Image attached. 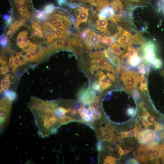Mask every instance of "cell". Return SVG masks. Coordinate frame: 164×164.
<instances>
[{"label":"cell","instance_id":"cell-20","mask_svg":"<svg viewBox=\"0 0 164 164\" xmlns=\"http://www.w3.org/2000/svg\"><path fill=\"white\" fill-rule=\"evenodd\" d=\"M73 33L70 31L62 30L57 28L56 36V39H63L71 37Z\"/></svg>","mask_w":164,"mask_h":164},{"label":"cell","instance_id":"cell-58","mask_svg":"<svg viewBox=\"0 0 164 164\" xmlns=\"http://www.w3.org/2000/svg\"><path fill=\"white\" fill-rule=\"evenodd\" d=\"M94 110L95 112L96 113L99 114H101V110L99 107H98L95 109H94Z\"/></svg>","mask_w":164,"mask_h":164},{"label":"cell","instance_id":"cell-9","mask_svg":"<svg viewBox=\"0 0 164 164\" xmlns=\"http://www.w3.org/2000/svg\"><path fill=\"white\" fill-rule=\"evenodd\" d=\"M110 5L114 12V16L111 20L116 23L121 17L123 7L120 0H114Z\"/></svg>","mask_w":164,"mask_h":164},{"label":"cell","instance_id":"cell-62","mask_svg":"<svg viewBox=\"0 0 164 164\" xmlns=\"http://www.w3.org/2000/svg\"><path fill=\"white\" fill-rule=\"evenodd\" d=\"M161 74L163 75V76L164 77V70L161 72Z\"/></svg>","mask_w":164,"mask_h":164},{"label":"cell","instance_id":"cell-38","mask_svg":"<svg viewBox=\"0 0 164 164\" xmlns=\"http://www.w3.org/2000/svg\"><path fill=\"white\" fill-rule=\"evenodd\" d=\"M116 159L111 156H108L104 160V164H115Z\"/></svg>","mask_w":164,"mask_h":164},{"label":"cell","instance_id":"cell-40","mask_svg":"<svg viewBox=\"0 0 164 164\" xmlns=\"http://www.w3.org/2000/svg\"><path fill=\"white\" fill-rule=\"evenodd\" d=\"M147 122L149 124L152 125L155 122V118L152 115H148L146 118Z\"/></svg>","mask_w":164,"mask_h":164},{"label":"cell","instance_id":"cell-31","mask_svg":"<svg viewBox=\"0 0 164 164\" xmlns=\"http://www.w3.org/2000/svg\"><path fill=\"white\" fill-rule=\"evenodd\" d=\"M153 67L156 69L161 68L163 66L162 61L158 58H155L152 63Z\"/></svg>","mask_w":164,"mask_h":164},{"label":"cell","instance_id":"cell-3","mask_svg":"<svg viewBox=\"0 0 164 164\" xmlns=\"http://www.w3.org/2000/svg\"><path fill=\"white\" fill-rule=\"evenodd\" d=\"M100 35L91 31L89 29L85 30L80 35V39L90 50L99 49L100 45Z\"/></svg>","mask_w":164,"mask_h":164},{"label":"cell","instance_id":"cell-1","mask_svg":"<svg viewBox=\"0 0 164 164\" xmlns=\"http://www.w3.org/2000/svg\"><path fill=\"white\" fill-rule=\"evenodd\" d=\"M55 109L51 108L46 110H30L37 125L38 134L42 138L47 137L55 133L61 125L55 114Z\"/></svg>","mask_w":164,"mask_h":164},{"label":"cell","instance_id":"cell-46","mask_svg":"<svg viewBox=\"0 0 164 164\" xmlns=\"http://www.w3.org/2000/svg\"><path fill=\"white\" fill-rule=\"evenodd\" d=\"M77 1L81 2L89 3L93 6H94V0H77Z\"/></svg>","mask_w":164,"mask_h":164},{"label":"cell","instance_id":"cell-35","mask_svg":"<svg viewBox=\"0 0 164 164\" xmlns=\"http://www.w3.org/2000/svg\"><path fill=\"white\" fill-rule=\"evenodd\" d=\"M48 16H49L42 12L41 11H38L36 16V17L41 20H45L48 19Z\"/></svg>","mask_w":164,"mask_h":164},{"label":"cell","instance_id":"cell-63","mask_svg":"<svg viewBox=\"0 0 164 164\" xmlns=\"http://www.w3.org/2000/svg\"><path fill=\"white\" fill-rule=\"evenodd\" d=\"M163 14L164 15V6L163 7Z\"/></svg>","mask_w":164,"mask_h":164},{"label":"cell","instance_id":"cell-32","mask_svg":"<svg viewBox=\"0 0 164 164\" xmlns=\"http://www.w3.org/2000/svg\"><path fill=\"white\" fill-rule=\"evenodd\" d=\"M141 84L139 87L140 90L142 91H145L147 90V80L144 75H142L140 78Z\"/></svg>","mask_w":164,"mask_h":164},{"label":"cell","instance_id":"cell-52","mask_svg":"<svg viewBox=\"0 0 164 164\" xmlns=\"http://www.w3.org/2000/svg\"><path fill=\"white\" fill-rule=\"evenodd\" d=\"M6 22L7 25H10L11 23H12L13 21V19L11 16L8 19L6 20Z\"/></svg>","mask_w":164,"mask_h":164},{"label":"cell","instance_id":"cell-23","mask_svg":"<svg viewBox=\"0 0 164 164\" xmlns=\"http://www.w3.org/2000/svg\"><path fill=\"white\" fill-rule=\"evenodd\" d=\"M100 138L104 141L110 142L112 143L115 142V136L114 135H112L107 133H102L100 134Z\"/></svg>","mask_w":164,"mask_h":164},{"label":"cell","instance_id":"cell-51","mask_svg":"<svg viewBox=\"0 0 164 164\" xmlns=\"http://www.w3.org/2000/svg\"><path fill=\"white\" fill-rule=\"evenodd\" d=\"M107 77L112 79L114 82H115V77L114 74L108 73H107Z\"/></svg>","mask_w":164,"mask_h":164},{"label":"cell","instance_id":"cell-29","mask_svg":"<svg viewBox=\"0 0 164 164\" xmlns=\"http://www.w3.org/2000/svg\"><path fill=\"white\" fill-rule=\"evenodd\" d=\"M108 62L104 58L99 57L96 58V63L99 67L102 70H105V67Z\"/></svg>","mask_w":164,"mask_h":164},{"label":"cell","instance_id":"cell-54","mask_svg":"<svg viewBox=\"0 0 164 164\" xmlns=\"http://www.w3.org/2000/svg\"><path fill=\"white\" fill-rule=\"evenodd\" d=\"M117 147L119 149V152L120 155L122 156L124 154V151L119 145L117 146Z\"/></svg>","mask_w":164,"mask_h":164},{"label":"cell","instance_id":"cell-22","mask_svg":"<svg viewBox=\"0 0 164 164\" xmlns=\"http://www.w3.org/2000/svg\"><path fill=\"white\" fill-rule=\"evenodd\" d=\"M112 52L118 56L122 55L123 52L121 49L120 46L115 43H113L111 44L110 48Z\"/></svg>","mask_w":164,"mask_h":164},{"label":"cell","instance_id":"cell-7","mask_svg":"<svg viewBox=\"0 0 164 164\" xmlns=\"http://www.w3.org/2000/svg\"><path fill=\"white\" fill-rule=\"evenodd\" d=\"M42 29L47 41L51 42L56 39L57 28L50 22H44L42 25Z\"/></svg>","mask_w":164,"mask_h":164},{"label":"cell","instance_id":"cell-50","mask_svg":"<svg viewBox=\"0 0 164 164\" xmlns=\"http://www.w3.org/2000/svg\"><path fill=\"white\" fill-rule=\"evenodd\" d=\"M99 102H95L91 103V107L94 109L99 107Z\"/></svg>","mask_w":164,"mask_h":164},{"label":"cell","instance_id":"cell-26","mask_svg":"<svg viewBox=\"0 0 164 164\" xmlns=\"http://www.w3.org/2000/svg\"><path fill=\"white\" fill-rule=\"evenodd\" d=\"M5 97L8 98L12 101L15 100L17 97L16 93L12 90H7L4 92Z\"/></svg>","mask_w":164,"mask_h":164},{"label":"cell","instance_id":"cell-44","mask_svg":"<svg viewBox=\"0 0 164 164\" xmlns=\"http://www.w3.org/2000/svg\"><path fill=\"white\" fill-rule=\"evenodd\" d=\"M16 7L19 12L21 8L22 4L20 0H14Z\"/></svg>","mask_w":164,"mask_h":164},{"label":"cell","instance_id":"cell-6","mask_svg":"<svg viewBox=\"0 0 164 164\" xmlns=\"http://www.w3.org/2000/svg\"><path fill=\"white\" fill-rule=\"evenodd\" d=\"M143 60L145 64H151L156 58V46L153 42L149 41L143 46Z\"/></svg>","mask_w":164,"mask_h":164},{"label":"cell","instance_id":"cell-59","mask_svg":"<svg viewBox=\"0 0 164 164\" xmlns=\"http://www.w3.org/2000/svg\"><path fill=\"white\" fill-rule=\"evenodd\" d=\"M75 108L77 110H79L80 108L79 104L77 102L76 103L75 105Z\"/></svg>","mask_w":164,"mask_h":164},{"label":"cell","instance_id":"cell-39","mask_svg":"<svg viewBox=\"0 0 164 164\" xmlns=\"http://www.w3.org/2000/svg\"><path fill=\"white\" fill-rule=\"evenodd\" d=\"M164 6V0H157L156 7L158 12L163 9Z\"/></svg>","mask_w":164,"mask_h":164},{"label":"cell","instance_id":"cell-27","mask_svg":"<svg viewBox=\"0 0 164 164\" xmlns=\"http://www.w3.org/2000/svg\"><path fill=\"white\" fill-rule=\"evenodd\" d=\"M132 36L131 34L128 31L125 30L124 33L122 35V36L116 41L119 45L120 46L123 42L130 38Z\"/></svg>","mask_w":164,"mask_h":164},{"label":"cell","instance_id":"cell-33","mask_svg":"<svg viewBox=\"0 0 164 164\" xmlns=\"http://www.w3.org/2000/svg\"><path fill=\"white\" fill-rule=\"evenodd\" d=\"M26 34H28L26 30L22 31L19 33L17 40V44L19 46L22 43L23 37Z\"/></svg>","mask_w":164,"mask_h":164},{"label":"cell","instance_id":"cell-60","mask_svg":"<svg viewBox=\"0 0 164 164\" xmlns=\"http://www.w3.org/2000/svg\"><path fill=\"white\" fill-rule=\"evenodd\" d=\"M97 148L99 151H100L102 150V147L101 146V144H100V143L98 144Z\"/></svg>","mask_w":164,"mask_h":164},{"label":"cell","instance_id":"cell-30","mask_svg":"<svg viewBox=\"0 0 164 164\" xmlns=\"http://www.w3.org/2000/svg\"><path fill=\"white\" fill-rule=\"evenodd\" d=\"M72 45L70 42L69 37L63 38L62 41V49L67 50L72 49Z\"/></svg>","mask_w":164,"mask_h":164},{"label":"cell","instance_id":"cell-18","mask_svg":"<svg viewBox=\"0 0 164 164\" xmlns=\"http://www.w3.org/2000/svg\"><path fill=\"white\" fill-rule=\"evenodd\" d=\"M22 5L20 11L19 12L21 17L23 19H28L30 16L26 4L25 0H20Z\"/></svg>","mask_w":164,"mask_h":164},{"label":"cell","instance_id":"cell-28","mask_svg":"<svg viewBox=\"0 0 164 164\" xmlns=\"http://www.w3.org/2000/svg\"><path fill=\"white\" fill-rule=\"evenodd\" d=\"M75 121V119L68 115H65L59 119V121L61 125L66 124Z\"/></svg>","mask_w":164,"mask_h":164},{"label":"cell","instance_id":"cell-42","mask_svg":"<svg viewBox=\"0 0 164 164\" xmlns=\"http://www.w3.org/2000/svg\"><path fill=\"white\" fill-rule=\"evenodd\" d=\"M105 69L107 70L108 71L112 72L114 73H115V71L114 70L113 67L108 62L107 65L105 67Z\"/></svg>","mask_w":164,"mask_h":164},{"label":"cell","instance_id":"cell-14","mask_svg":"<svg viewBox=\"0 0 164 164\" xmlns=\"http://www.w3.org/2000/svg\"><path fill=\"white\" fill-rule=\"evenodd\" d=\"M25 20L21 19L12 23L9 26L7 33V36H12L16 32L25 24Z\"/></svg>","mask_w":164,"mask_h":164},{"label":"cell","instance_id":"cell-36","mask_svg":"<svg viewBox=\"0 0 164 164\" xmlns=\"http://www.w3.org/2000/svg\"><path fill=\"white\" fill-rule=\"evenodd\" d=\"M9 65H1L0 68V72H1V75H4L9 72Z\"/></svg>","mask_w":164,"mask_h":164},{"label":"cell","instance_id":"cell-21","mask_svg":"<svg viewBox=\"0 0 164 164\" xmlns=\"http://www.w3.org/2000/svg\"><path fill=\"white\" fill-rule=\"evenodd\" d=\"M141 58L137 55V53L130 57L128 61V65L132 67L138 66L142 61Z\"/></svg>","mask_w":164,"mask_h":164},{"label":"cell","instance_id":"cell-15","mask_svg":"<svg viewBox=\"0 0 164 164\" xmlns=\"http://www.w3.org/2000/svg\"><path fill=\"white\" fill-rule=\"evenodd\" d=\"M97 16L101 18L111 20L114 16V12L112 8L108 6L103 9Z\"/></svg>","mask_w":164,"mask_h":164},{"label":"cell","instance_id":"cell-55","mask_svg":"<svg viewBox=\"0 0 164 164\" xmlns=\"http://www.w3.org/2000/svg\"><path fill=\"white\" fill-rule=\"evenodd\" d=\"M78 111L77 110L73 109L70 111V114L74 116L76 115L78 113Z\"/></svg>","mask_w":164,"mask_h":164},{"label":"cell","instance_id":"cell-45","mask_svg":"<svg viewBox=\"0 0 164 164\" xmlns=\"http://www.w3.org/2000/svg\"><path fill=\"white\" fill-rule=\"evenodd\" d=\"M127 112L129 115L133 116L135 113V110L134 108H130L128 109Z\"/></svg>","mask_w":164,"mask_h":164},{"label":"cell","instance_id":"cell-61","mask_svg":"<svg viewBox=\"0 0 164 164\" xmlns=\"http://www.w3.org/2000/svg\"><path fill=\"white\" fill-rule=\"evenodd\" d=\"M124 154H127L129 152V151L127 150H124Z\"/></svg>","mask_w":164,"mask_h":164},{"label":"cell","instance_id":"cell-17","mask_svg":"<svg viewBox=\"0 0 164 164\" xmlns=\"http://www.w3.org/2000/svg\"><path fill=\"white\" fill-rule=\"evenodd\" d=\"M135 154L137 159L143 163H146L147 160V153L146 148L143 146H140Z\"/></svg>","mask_w":164,"mask_h":164},{"label":"cell","instance_id":"cell-13","mask_svg":"<svg viewBox=\"0 0 164 164\" xmlns=\"http://www.w3.org/2000/svg\"><path fill=\"white\" fill-rule=\"evenodd\" d=\"M63 39H59L48 44L47 49L46 50L45 55L47 56L54 51L62 49V47Z\"/></svg>","mask_w":164,"mask_h":164},{"label":"cell","instance_id":"cell-10","mask_svg":"<svg viewBox=\"0 0 164 164\" xmlns=\"http://www.w3.org/2000/svg\"><path fill=\"white\" fill-rule=\"evenodd\" d=\"M22 57L19 54L15 56L12 55L9 61V64L12 72L15 75L16 70L19 66L25 64L26 62L24 59L22 60Z\"/></svg>","mask_w":164,"mask_h":164},{"label":"cell","instance_id":"cell-2","mask_svg":"<svg viewBox=\"0 0 164 164\" xmlns=\"http://www.w3.org/2000/svg\"><path fill=\"white\" fill-rule=\"evenodd\" d=\"M12 102L6 97L2 98L0 102V130L1 133L2 134L9 120L11 113Z\"/></svg>","mask_w":164,"mask_h":164},{"label":"cell","instance_id":"cell-34","mask_svg":"<svg viewBox=\"0 0 164 164\" xmlns=\"http://www.w3.org/2000/svg\"><path fill=\"white\" fill-rule=\"evenodd\" d=\"M100 69L97 64L92 65L90 68V72L91 73L95 75H98L99 73L101 70H99Z\"/></svg>","mask_w":164,"mask_h":164},{"label":"cell","instance_id":"cell-57","mask_svg":"<svg viewBox=\"0 0 164 164\" xmlns=\"http://www.w3.org/2000/svg\"><path fill=\"white\" fill-rule=\"evenodd\" d=\"M106 127L111 131L114 132L113 128L110 124H107L106 125Z\"/></svg>","mask_w":164,"mask_h":164},{"label":"cell","instance_id":"cell-24","mask_svg":"<svg viewBox=\"0 0 164 164\" xmlns=\"http://www.w3.org/2000/svg\"><path fill=\"white\" fill-rule=\"evenodd\" d=\"M55 9V7L53 4H50L46 5L43 10L41 11L47 15L50 16L54 12Z\"/></svg>","mask_w":164,"mask_h":164},{"label":"cell","instance_id":"cell-5","mask_svg":"<svg viewBox=\"0 0 164 164\" xmlns=\"http://www.w3.org/2000/svg\"><path fill=\"white\" fill-rule=\"evenodd\" d=\"M48 19L52 25L64 30L69 31V29L72 28L71 21L65 15L53 14L49 16Z\"/></svg>","mask_w":164,"mask_h":164},{"label":"cell","instance_id":"cell-37","mask_svg":"<svg viewBox=\"0 0 164 164\" xmlns=\"http://www.w3.org/2000/svg\"><path fill=\"white\" fill-rule=\"evenodd\" d=\"M7 37L6 36L3 35L1 38V44L3 47H6L8 45Z\"/></svg>","mask_w":164,"mask_h":164},{"label":"cell","instance_id":"cell-4","mask_svg":"<svg viewBox=\"0 0 164 164\" xmlns=\"http://www.w3.org/2000/svg\"><path fill=\"white\" fill-rule=\"evenodd\" d=\"M121 79L123 82L126 91L131 92L137 87L140 78L137 72L127 71L122 73Z\"/></svg>","mask_w":164,"mask_h":164},{"label":"cell","instance_id":"cell-47","mask_svg":"<svg viewBox=\"0 0 164 164\" xmlns=\"http://www.w3.org/2000/svg\"><path fill=\"white\" fill-rule=\"evenodd\" d=\"M128 136L130 137H133L135 136L136 138V132L134 130H131L128 132Z\"/></svg>","mask_w":164,"mask_h":164},{"label":"cell","instance_id":"cell-43","mask_svg":"<svg viewBox=\"0 0 164 164\" xmlns=\"http://www.w3.org/2000/svg\"><path fill=\"white\" fill-rule=\"evenodd\" d=\"M134 98L136 100H137L139 97V94L138 91L137 89H134L133 92Z\"/></svg>","mask_w":164,"mask_h":164},{"label":"cell","instance_id":"cell-8","mask_svg":"<svg viewBox=\"0 0 164 164\" xmlns=\"http://www.w3.org/2000/svg\"><path fill=\"white\" fill-rule=\"evenodd\" d=\"M139 142L145 144L152 141L158 142L159 138L155 132L151 130H146L140 133L137 136Z\"/></svg>","mask_w":164,"mask_h":164},{"label":"cell","instance_id":"cell-41","mask_svg":"<svg viewBox=\"0 0 164 164\" xmlns=\"http://www.w3.org/2000/svg\"><path fill=\"white\" fill-rule=\"evenodd\" d=\"M139 72L142 75H144L146 72V67L145 65L143 64L140 65L138 67Z\"/></svg>","mask_w":164,"mask_h":164},{"label":"cell","instance_id":"cell-25","mask_svg":"<svg viewBox=\"0 0 164 164\" xmlns=\"http://www.w3.org/2000/svg\"><path fill=\"white\" fill-rule=\"evenodd\" d=\"M100 42L105 45H109L113 43V41L112 37L107 35H103L100 36Z\"/></svg>","mask_w":164,"mask_h":164},{"label":"cell","instance_id":"cell-56","mask_svg":"<svg viewBox=\"0 0 164 164\" xmlns=\"http://www.w3.org/2000/svg\"><path fill=\"white\" fill-rule=\"evenodd\" d=\"M129 163H132V164H138V162L137 161L134 159H131L128 161L127 162Z\"/></svg>","mask_w":164,"mask_h":164},{"label":"cell","instance_id":"cell-11","mask_svg":"<svg viewBox=\"0 0 164 164\" xmlns=\"http://www.w3.org/2000/svg\"><path fill=\"white\" fill-rule=\"evenodd\" d=\"M77 8L78 14L77 15L76 22L75 25V28L78 29V26L81 23L86 22L89 15V9L81 7Z\"/></svg>","mask_w":164,"mask_h":164},{"label":"cell","instance_id":"cell-49","mask_svg":"<svg viewBox=\"0 0 164 164\" xmlns=\"http://www.w3.org/2000/svg\"><path fill=\"white\" fill-rule=\"evenodd\" d=\"M108 83L107 79V78H104L99 81V83L100 86L106 84Z\"/></svg>","mask_w":164,"mask_h":164},{"label":"cell","instance_id":"cell-19","mask_svg":"<svg viewBox=\"0 0 164 164\" xmlns=\"http://www.w3.org/2000/svg\"><path fill=\"white\" fill-rule=\"evenodd\" d=\"M11 85L10 76L9 75H5L1 81V93H2L8 90Z\"/></svg>","mask_w":164,"mask_h":164},{"label":"cell","instance_id":"cell-53","mask_svg":"<svg viewBox=\"0 0 164 164\" xmlns=\"http://www.w3.org/2000/svg\"><path fill=\"white\" fill-rule=\"evenodd\" d=\"M120 134L121 136L120 137H119L120 139H122L124 138L127 137L128 136V133L126 132H122Z\"/></svg>","mask_w":164,"mask_h":164},{"label":"cell","instance_id":"cell-12","mask_svg":"<svg viewBox=\"0 0 164 164\" xmlns=\"http://www.w3.org/2000/svg\"><path fill=\"white\" fill-rule=\"evenodd\" d=\"M32 29L31 36L33 37L41 39L44 41L43 29L39 20H37L33 21L32 25Z\"/></svg>","mask_w":164,"mask_h":164},{"label":"cell","instance_id":"cell-48","mask_svg":"<svg viewBox=\"0 0 164 164\" xmlns=\"http://www.w3.org/2000/svg\"><path fill=\"white\" fill-rule=\"evenodd\" d=\"M67 0H57V3L58 5L62 6L63 5L65 4Z\"/></svg>","mask_w":164,"mask_h":164},{"label":"cell","instance_id":"cell-16","mask_svg":"<svg viewBox=\"0 0 164 164\" xmlns=\"http://www.w3.org/2000/svg\"><path fill=\"white\" fill-rule=\"evenodd\" d=\"M96 21V28L104 33H109L107 27L108 24L107 19L98 17Z\"/></svg>","mask_w":164,"mask_h":164}]
</instances>
